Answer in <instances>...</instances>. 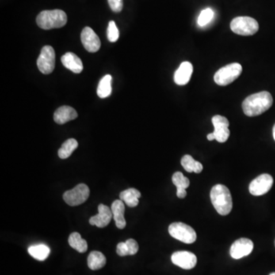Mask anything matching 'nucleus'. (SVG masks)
Wrapping results in <instances>:
<instances>
[{
    "label": "nucleus",
    "instance_id": "2eb2a0df",
    "mask_svg": "<svg viewBox=\"0 0 275 275\" xmlns=\"http://www.w3.org/2000/svg\"><path fill=\"white\" fill-rule=\"evenodd\" d=\"M193 65L188 62H184L180 65L174 73V80L175 84L179 86H184L189 83L193 74Z\"/></svg>",
    "mask_w": 275,
    "mask_h": 275
},
{
    "label": "nucleus",
    "instance_id": "412c9836",
    "mask_svg": "<svg viewBox=\"0 0 275 275\" xmlns=\"http://www.w3.org/2000/svg\"><path fill=\"white\" fill-rule=\"evenodd\" d=\"M181 165L184 168V170L189 173L194 172L196 174H200V172L203 170V165L199 161H195L193 157L190 156L189 154L184 155L181 158Z\"/></svg>",
    "mask_w": 275,
    "mask_h": 275
},
{
    "label": "nucleus",
    "instance_id": "423d86ee",
    "mask_svg": "<svg viewBox=\"0 0 275 275\" xmlns=\"http://www.w3.org/2000/svg\"><path fill=\"white\" fill-rule=\"evenodd\" d=\"M169 234L173 238L186 244H192L196 240V233L189 225L174 223L169 226Z\"/></svg>",
    "mask_w": 275,
    "mask_h": 275
},
{
    "label": "nucleus",
    "instance_id": "f8f14e48",
    "mask_svg": "<svg viewBox=\"0 0 275 275\" xmlns=\"http://www.w3.org/2000/svg\"><path fill=\"white\" fill-rule=\"evenodd\" d=\"M171 261L174 265L183 269L190 270L196 266L197 258L193 253L188 251H179L172 254Z\"/></svg>",
    "mask_w": 275,
    "mask_h": 275
},
{
    "label": "nucleus",
    "instance_id": "6ab92c4d",
    "mask_svg": "<svg viewBox=\"0 0 275 275\" xmlns=\"http://www.w3.org/2000/svg\"><path fill=\"white\" fill-rule=\"evenodd\" d=\"M120 200H123L128 207H135L139 205V199L141 197V193L135 188H129L123 191L119 194Z\"/></svg>",
    "mask_w": 275,
    "mask_h": 275
},
{
    "label": "nucleus",
    "instance_id": "9d476101",
    "mask_svg": "<svg viewBox=\"0 0 275 275\" xmlns=\"http://www.w3.org/2000/svg\"><path fill=\"white\" fill-rule=\"evenodd\" d=\"M212 123L214 127V131L212 133L216 137V140L220 143H224L228 140L230 135V131L229 129L230 123L228 119L220 115H216L212 118Z\"/></svg>",
    "mask_w": 275,
    "mask_h": 275
},
{
    "label": "nucleus",
    "instance_id": "b1692460",
    "mask_svg": "<svg viewBox=\"0 0 275 275\" xmlns=\"http://www.w3.org/2000/svg\"><path fill=\"white\" fill-rule=\"evenodd\" d=\"M28 252L30 255L32 256L35 259L39 260V261H44L49 255L51 250H50L49 247H47L45 245L40 244V245H36V246H30L28 248Z\"/></svg>",
    "mask_w": 275,
    "mask_h": 275
},
{
    "label": "nucleus",
    "instance_id": "7ed1b4c3",
    "mask_svg": "<svg viewBox=\"0 0 275 275\" xmlns=\"http://www.w3.org/2000/svg\"><path fill=\"white\" fill-rule=\"evenodd\" d=\"M67 21V14L61 9L42 11L36 19L37 25L44 30L62 28L66 25Z\"/></svg>",
    "mask_w": 275,
    "mask_h": 275
},
{
    "label": "nucleus",
    "instance_id": "dca6fc26",
    "mask_svg": "<svg viewBox=\"0 0 275 275\" xmlns=\"http://www.w3.org/2000/svg\"><path fill=\"white\" fill-rule=\"evenodd\" d=\"M62 62L66 68L71 70L74 74H80L84 70L82 61L74 53H66L62 57Z\"/></svg>",
    "mask_w": 275,
    "mask_h": 275
},
{
    "label": "nucleus",
    "instance_id": "f03ea898",
    "mask_svg": "<svg viewBox=\"0 0 275 275\" xmlns=\"http://www.w3.org/2000/svg\"><path fill=\"white\" fill-rule=\"evenodd\" d=\"M211 199L214 208L222 216H227L233 209V199L230 190L223 184H216L211 191Z\"/></svg>",
    "mask_w": 275,
    "mask_h": 275
},
{
    "label": "nucleus",
    "instance_id": "72a5a7b5",
    "mask_svg": "<svg viewBox=\"0 0 275 275\" xmlns=\"http://www.w3.org/2000/svg\"><path fill=\"white\" fill-rule=\"evenodd\" d=\"M273 137H274V139H275V124L273 127Z\"/></svg>",
    "mask_w": 275,
    "mask_h": 275
},
{
    "label": "nucleus",
    "instance_id": "4be33fe9",
    "mask_svg": "<svg viewBox=\"0 0 275 275\" xmlns=\"http://www.w3.org/2000/svg\"><path fill=\"white\" fill-rule=\"evenodd\" d=\"M112 76L107 74L99 83L97 95L100 98L104 99L110 96L112 93Z\"/></svg>",
    "mask_w": 275,
    "mask_h": 275
},
{
    "label": "nucleus",
    "instance_id": "7c9ffc66",
    "mask_svg": "<svg viewBox=\"0 0 275 275\" xmlns=\"http://www.w3.org/2000/svg\"><path fill=\"white\" fill-rule=\"evenodd\" d=\"M116 253H117L119 256H122V257L128 255L126 242H119L118 244L117 248H116Z\"/></svg>",
    "mask_w": 275,
    "mask_h": 275
},
{
    "label": "nucleus",
    "instance_id": "c9c22d12",
    "mask_svg": "<svg viewBox=\"0 0 275 275\" xmlns=\"http://www.w3.org/2000/svg\"></svg>",
    "mask_w": 275,
    "mask_h": 275
},
{
    "label": "nucleus",
    "instance_id": "5701e85b",
    "mask_svg": "<svg viewBox=\"0 0 275 275\" xmlns=\"http://www.w3.org/2000/svg\"><path fill=\"white\" fill-rule=\"evenodd\" d=\"M68 242L70 247L77 250L78 253H85L87 250V242L82 238L78 233H71L69 236Z\"/></svg>",
    "mask_w": 275,
    "mask_h": 275
},
{
    "label": "nucleus",
    "instance_id": "1a4fd4ad",
    "mask_svg": "<svg viewBox=\"0 0 275 275\" xmlns=\"http://www.w3.org/2000/svg\"><path fill=\"white\" fill-rule=\"evenodd\" d=\"M273 184V177L270 174H261L250 183L249 192L253 196H261L270 190Z\"/></svg>",
    "mask_w": 275,
    "mask_h": 275
},
{
    "label": "nucleus",
    "instance_id": "aec40b11",
    "mask_svg": "<svg viewBox=\"0 0 275 275\" xmlns=\"http://www.w3.org/2000/svg\"><path fill=\"white\" fill-rule=\"evenodd\" d=\"M106 258L100 252L93 251L88 256L87 265L91 270L97 271L105 266Z\"/></svg>",
    "mask_w": 275,
    "mask_h": 275
},
{
    "label": "nucleus",
    "instance_id": "6e6552de",
    "mask_svg": "<svg viewBox=\"0 0 275 275\" xmlns=\"http://www.w3.org/2000/svg\"><path fill=\"white\" fill-rule=\"evenodd\" d=\"M38 68L44 74H49L55 70V52L51 46L46 45L41 51L37 60Z\"/></svg>",
    "mask_w": 275,
    "mask_h": 275
},
{
    "label": "nucleus",
    "instance_id": "ddd939ff",
    "mask_svg": "<svg viewBox=\"0 0 275 275\" xmlns=\"http://www.w3.org/2000/svg\"><path fill=\"white\" fill-rule=\"evenodd\" d=\"M81 42L86 51L95 53L100 50L101 42L94 31L89 27H85L81 32Z\"/></svg>",
    "mask_w": 275,
    "mask_h": 275
},
{
    "label": "nucleus",
    "instance_id": "a878e982",
    "mask_svg": "<svg viewBox=\"0 0 275 275\" xmlns=\"http://www.w3.org/2000/svg\"><path fill=\"white\" fill-rule=\"evenodd\" d=\"M214 17V12L211 8H207L203 9L199 16L197 20V24L199 26L204 27L208 25L209 23L212 21Z\"/></svg>",
    "mask_w": 275,
    "mask_h": 275
},
{
    "label": "nucleus",
    "instance_id": "4468645a",
    "mask_svg": "<svg viewBox=\"0 0 275 275\" xmlns=\"http://www.w3.org/2000/svg\"><path fill=\"white\" fill-rule=\"evenodd\" d=\"M112 217L113 216L111 208L104 204H100L98 207V214L89 219V224L97 226L99 228H104L107 225H109Z\"/></svg>",
    "mask_w": 275,
    "mask_h": 275
},
{
    "label": "nucleus",
    "instance_id": "473e14b6",
    "mask_svg": "<svg viewBox=\"0 0 275 275\" xmlns=\"http://www.w3.org/2000/svg\"><path fill=\"white\" fill-rule=\"evenodd\" d=\"M207 139H208L209 141L216 140V137H215L213 133L209 134V135H207Z\"/></svg>",
    "mask_w": 275,
    "mask_h": 275
},
{
    "label": "nucleus",
    "instance_id": "cd10ccee",
    "mask_svg": "<svg viewBox=\"0 0 275 275\" xmlns=\"http://www.w3.org/2000/svg\"><path fill=\"white\" fill-rule=\"evenodd\" d=\"M107 38L110 42H116L119 38V32L114 21H110L107 28Z\"/></svg>",
    "mask_w": 275,
    "mask_h": 275
},
{
    "label": "nucleus",
    "instance_id": "c756f323",
    "mask_svg": "<svg viewBox=\"0 0 275 275\" xmlns=\"http://www.w3.org/2000/svg\"><path fill=\"white\" fill-rule=\"evenodd\" d=\"M109 7L115 13H120L123 10V0H108Z\"/></svg>",
    "mask_w": 275,
    "mask_h": 275
},
{
    "label": "nucleus",
    "instance_id": "9b49d317",
    "mask_svg": "<svg viewBox=\"0 0 275 275\" xmlns=\"http://www.w3.org/2000/svg\"><path fill=\"white\" fill-rule=\"evenodd\" d=\"M254 244L249 238H241L233 242L230 248V255L234 259H240L253 252Z\"/></svg>",
    "mask_w": 275,
    "mask_h": 275
},
{
    "label": "nucleus",
    "instance_id": "bb28decb",
    "mask_svg": "<svg viewBox=\"0 0 275 275\" xmlns=\"http://www.w3.org/2000/svg\"><path fill=\"white\" fill-rule=\"evenodd\" d=\"M173 184L175 185L177 188H183L187 189L190 186V180L188 177H185L181 172L177 171L174 173L172 177Z\"/></svg>",
    "mask_w": 275,
    "mask_h": 275
},
{
    "label": "nucleus",
    "instance_id": "2f4dec72",
    "mask_svg": "<svg viewBox=\"0 0 275 275\" xmlns=\"http://www.w3.org/2000/svg\"><path fill=\"white\" fill-rule=\"evenodd\" d=\"M177 196L178 198H185V196H187L186 189L177 188Z\"/></svg>",
    "mask_w": 275,
    "mask_h": 275
},
{
    "label": "nucleus",
    "instance_id": "c85d7f7f",
    "mask_svg": "<svg viewBox=\"0 0 275 275\" xmlns=\"http://www.w3.org/2000/svg\"><path fill=\"white\" fill-rule=\"evenodd\" d=\"M128 255H134L139 251V244L133 238H129L126 242Z\"/></svg>",
    "mask_w": 275,
    "mask_h": 275
},
{
    "label": "nucleus",
    "instance_id": "0eeeda50",
    "mask_svg": "<svg viewBox=\"0 0 275 275\" xmlns=\"http://www.w3.org/2000/svg\"><path fill=\"white\" fill-rule=\"evenodd\" d=\"M89 196V189L86 184H80L72 190L63 193L64 201L70 207L79 206L87 200Z\"/></svg>",
    "mask_w": 275,
    "mask_h": 275
},
{
    "label": "nucleus",
    "instance_id": "a211bd4d",
    "mask_svg": "<svg viewBox=\"0 0 275 275\" xmlns=\"http://www.w3.org/2000/svg\"><path fill=\"white\" fill-rule=\"evenodd\" d=\"M124 202L121 200H115L112 203L111 211H112V216L116 222V226L119 230H123L127 226V221L125 219V204Z\"/></svg>",
    "mask_w": 275,
    "mask_h": 275
},
{
    "label": "nucleus",
    "instance_id": "f257e3e1",
    "mask_svg": "<svg viewBox=\"0 0 275 275\" xmlns=\"http://www.w3.org/2000/svg\"><path fill=\"white\" fill-rule=\"evenodd\" d=\"M273 97L268 91H261L246 97L242 103V109L249 117L258 116L270 109Z\"/></svg>",
    "mask_w": 275,
    "mask_h": 275
},
{
    "label": "nucleus",
    "instance_id": "f704fd0d",
    "mask_svg": "<svg viewBox=\"0 0 275 275\" xmlns=\"http://www.w3.org/2000/svg\"><path fill=\"white\" fill-rule=\"evenodd\" d=\"M269 275H275V272H273V273H271Z\"/></svg>",
    "mask_w": 275,
    "mask_h": 275
},
{
    "label": "nucleus",
    "instance_id": "393cba45",
    "mask_svg": "<svg viewBox=\"0 0 275 275\" xmlns=\"http://www.w3.org/2000/svg\"><path fill=\"white\" fill-rule=\"evenodd\" d=\"M77 147H78V142L76 139H67L63 142L61 148L58 150V156L62 159H66L72 154Z\"/></svg>",
    "mask_w": 275,
    "mask_h": 275
},
{
    "label": "nucleus",
    "instance_id": "20e7f679",
    "mask_svg": "<svg viewBox=\"0 0 275 275\" xmlns=\"http://www.w3.org/2000/svg\"><path fill=\"white\" fill-rule=\"evenodd\" d=\"M230 28L234 33L242 36H250L258 32V21L249 16H239L233 20Z\"/></svg>",
    "mask_w": 275,
    "mask_h": 275
},
{
    "label": "nucleus",
    "instance_id": "39448f33",
    "mask_svg": "<svg viewBox=\"0 0 275 275\" xmlns=\"http://www.w3.org/2000/svg\"><path fill=\"white\" fill-rule=\"evenodd\" d=\"M242 72L240 63H233L219 69L214 75V81L219 86H227L238 78Z\"/></svg>",
    "mask_w": 275,
    "mask_h": 275
},
{
    "label": "nucleus",
    "instance_id": "f3484780",
    "mask_svg": "<svg viewBox=\"0 0 275 275\" xmlns=\"http://www.w3.org/2000/svg\"><path fill=\"white\" fill-rule=\"evenodd\" d=\"M77 116L78 115L77 111L74 108L68 106H63L55 111L54 120L58 124L63 125L67 122L77 119Z\"/></svg>",
    "mask_w": 275,
    "mask_h": 275
}]
</instances>
